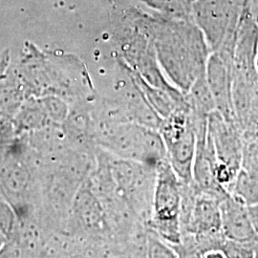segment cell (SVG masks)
<instances>
[{"label":"cell","instance_id":"cell-1","mask_svg":"<svg viewBox=\"0 0 258 258\" xmlns=\"http://www.w3.org/2000/svg\"><path fill=\"white\" fill-rule=\"evenodd\" d=\"M95 145L113 156L153 167L166 160L159 131L134 121L95 120Z\"/></svg>","mask_w":258,"mask_h":258},{"label":"cell","instance_id":"cell-2","mask_svg":"<svg viewBox=\"0 0 258 258\" xmlns=\"http://www.w3.org/2000/svg\"><path fill=\"white\" fill-rule=\"evenodd\" d=\"M181 181L165 160L156 167L152 210L148 227L170 246L181 240Z\"/></svg>","mask_w":258,"mask_h":258},{"label":"cell","instance_id":"cell-3","mask_svg":"<svg viewBox=\"0 0 258 258\" xmlns=\"http://www.w3.org/2000/svg\"><path fill=\"white\" fill-rule=\"evenodd\" d=\"M107 160L119 194L139 220L148 226L152 210L156 167L120 159L109 153Z\"/></svg>","mask_w":258,"mask_h":258},{"label":"cell","instance_id":"cell-4","mask_svg":"<svg viewBox=\"0 0 258 258\" xmlns=\"http://www.w3.org/2000/svg\"><path fill=\"white\" fill-rule=\"evenodd\" d=\"M158 131L165 144L166 160L181 183L192 182L196 134L189 105L178 108L162 119Z\"/></svg>","mask_w":258,"mask_h":258},{"label":"cell","instance_id":"cell-5","mask_svg":"<svg viewBox=\"0 0 258 258\" xmlns=\"http://www.w3.org/2000/svg\"><path fill=\"white\" fill-rule=\"evenodd\" d=\"M208 138L216 160V178L227 190L241 167L244 139L234 121L213 111L208 119Z\"/></svg>","mask_w":258,"mask_h":258},{"label":"cell","instance_id":"cell-6","mask_svg":"<svg viewBox=\"0 0 258 258\" xmlns=\"http://www.w3.org/2000/svg\"><path fill=\"white\" fill-rule=\"evenodd\" d=\"M221 229L228 239L249 244L257 236L249 216V207L228 194L220 201Z\"/></svg>","mask_w":258,"mask_h":258},{"label":"cell","instance_id":"cell-7","mask_svg":"<svg viewBox=\"0 0 258 258\" xmlns=\"http://www.w3.org/2000/svg\"><path fill=\"white\" fill-rule=\"evenodd\" d=\"M209 87L215 102L216 111L226 120L235 122L229 76L227 75L225 67L218 60L212 61Z\"/></svg>","mask_w":258,"mask_h":258},{"label":"cell","instance_id":"cell-8","mask_svg":"<svg viewBox=\"0 0 258 258\" xmlns=\"http://www.w3.org/2000/svg\"><path fill=\"white\" fill-rule=\"evenodd\" d=\"M185 99L190 110L197 115L209 116L212 112L216 110L209 84L204 81H198L194 85H191Z\"/></svg>","mask_w":258,"mask_h":258},{"label":"cell","instance_id":"cell-9","mask_svg":"<svg viewBox=\"0 0 258 258\" xmlns=\"http://www.w3.org/2000/svg\"><path fill=\"white\" fill-rule=\"evenodd\" d=\"M228 192L248 207L258 203V179L239 169L228 187Z\"/></svg>","mask_w":258,"mask_h":258},{"label":"cell","instance_id":"cell-10","mask_svg":"<svg viewBox=\"0 0 258 258\" xmlns=\"http://www.w3.org/2000/svg\"><path fill=\"white\" fill-rule=\"evenodd\" d=\"M147 257H177V254L168 243L149 229L147 242Z\"/></svg>","mask_w":258,"mask_h":258},{"label":"cell","instance_id":"cell-11","mask_svg":"<svg viewBox=\"0 0 258 258\" xmlns=\"http://www.w3.org/2000/svg\"><path fill=\"white\" fill-rule=\"evenodd\" d=\"M256 129H258V87L254 88V91H253L250 111H249V120L247 123V127L243 133L254 131Z\"/></svg>","mask_w":258,"mask_h":258},{"label":"cell","instance_id":"cell-12","mask_svg":"<svg viewBox=\"0 0 258 258\" xmlns=\"http://www.w3.org/2000/svg\"><path fill=\"white\" fill-rule=\"evenodd\" d=\"M249 212L253 229L258 235V203L249 206Z\"/></svg>","mask_w":258,"mask_h":258},{"label":"cell","instance_id":"cell-13","mask_svg":"<svg viewBox=\"0 0 258 258\" xmlns=\"http://www.w3.org/2000/svg\"><path fill=\"white\" fill-rule=\"evenodd\" d=\"M243 137L245 138H249L254 140L255 142L258 143V129L254 130V131H250V132H245L243 133Z\"/></svg>","mask_w":258,"mask_h":258}]
</instances>
